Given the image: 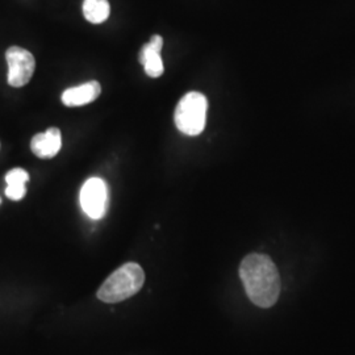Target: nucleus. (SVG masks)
Wrapping results in <instances>:
<instances>
[{
	"instance_id": "nucleus-9",
	"label": "nucleus",
	"mask_w": 355,
	"mask_h": 355,
	"mask_svg": "<svg viewBox=\"0 0 355 355\" xmlns=\"http://www.w3.org/2000/svg\"><path fill=\"white\" fill-rule=\"evenodd\" d=\"M111 12L108 0H85L83 1V15L86 20L92 24H102Z\"/></svg>"
},
{
	"instance_id": "nucleus-8",
	"label": "nucleus",
	"mask_w": 355,
	"mask_h": 355,
	"mask_svg": "<svg viewBox=\"0 0 355 355\" xmlns=\"http://www.w3.org/2000/svg\"><path fill=\"white\" fill-rule=\"evenodd\" d=\"M102 94V86L96 80H91L80 86L64 89L62 94V103L66 107H80L98 99Z\"/></svg>"
},
{
	"instance_id": "nucleus-3",
	"label": "nucleus",
	"mask_w": 355,
	"mask_h": 355,
	"mask_svg": "<svg viewBox=\"0 0 355 355\" xmlns=\"http://www.w3.org/2000/svg\"><path fill=\"white\" fill-rule=\"evenodd\" d=\"M208 101L200 92H189L178 104L175 110V125L187 136H199L207 123Z\"/></svg>"
},
{
	"instance_id": "nucleus-11",
	"label": "nucleus",
	"mask_w": 355,
	"mask_h": 355,
	"mask_svg": "<svg viewBox=\"0 0 355 355\" xmlns=\"http://www.w3.org/2000/svg\"><path fill=\"white\" fill-rule=\"evenodd\" d=\"M26 192V184H8L6 189V195L11 200H21Z\"/></svg>"
},
{
	"instance_id": "nucleus-4",
	"label": "nucleus",
	"mask_w": 355,
	"mask_h": 355,
	"mask_svg": "<svg viewBox=\"0 0 355 355\" xmlns=\"http://www.w3.org/2000/svg\"><path fill=\"white\" fill-rule=\"evenodd\" d=\"M80 207L85 214L99 220L105 215L108 209V187L102 178H89L82 186L79 195Z\"/></svg>"
},
{
	"instance_id": "nucleus-10",
	"label": "nucleus",
	"mask_w": 355,
	"mask_h": 355,
	"mask_svg": "<svg viewBox=\"0 0 355 355\" xmlns=\"http://www.w3.org/2000/svg\"><path fill=\"white\" fill-rule=\"evenodd\" d=\"M28 180H29V174L24 168H13L6 175L7 184H26Z\"/></svg>"
},
{
	"instance_id": "nucleus-7",
	"label": "nucleus",
	"mask_w": 355,
	"mask_h": 355,
	"mask_svg": "<svg viewBox=\"0 0 355 355\" xmlns=\"http://www.w3.org/2000/svg\"><path fill=\"white\" fill-rule=\"evenodd\" d=\"M61 146L62 139L61 130L58 128H49L46 132L36 135L31 141L32 152L36 157L42 159L55 157L61 150Z\"/></svg>"
},
{
	"instance_id": "nucleus-5",
	"label": "nucleus",
	"mask_w": 355,
	"mask_h": 355,
	"mask_svg": "<svg viewBox=\"0 0 355 355\" xmlns=\"http://www.w3.org/2000/svg\"><path fill=\"white\" fill-rule=\"evenodd\" d=\"M6 58L8 64V85L12 87L28 85L36 69L33 54L20 46H11L6 53Z\"/></svg>"
},
{
	"instance_id": "nucleus-2",
	"label": "nucleus",
	"mask_w": 355,
	"mask_h": 355,
	"mask_svg": "<svg viewBox=\"0 0 355 355\" xmlns=\"http://www.w3.org/2000/svg\"><path fill=\"white\" fill-rule=\"evenodd\" d=\"M145 283V272L139 263L128 262L112 272L96 292L98 299L111 304L120 303L141 291Z\"/></svg>"
},
{
	"instance_id": "nucleus-1",
	"label": "nucleus",
	"mask_w": 355,
	"mask_h": 355,
	"mask_svg": "<svg viewBox=\"0 0 355 355\" xmlns=\"http://www.w3.org/2000/svg\"><path fill=\"white\" fill-rule=\"evenodd\" d=\"M240 278L250 302L271 308L280 295V275L272 259L265 254L246 255L240 265Z\"/></svg>"
},
{
	"instance_id": "nucleus-6",
	"label": "nucleus",
	"mask_w": 355,
	"mask_h": 355,
	"mask_svg": "<svg viewBox=\"0 0 355 355\" xmlns=\"http://www.w3.org/2000/svg\"><path fill=\"white\" fill-rule=\"evenodd\" d=\"M164 48V38L154 35L148 44H145L140 51V64H144L145 73L152 78H159L164 74V62L161 51Z\"/></svg>"
}]
</instances>
